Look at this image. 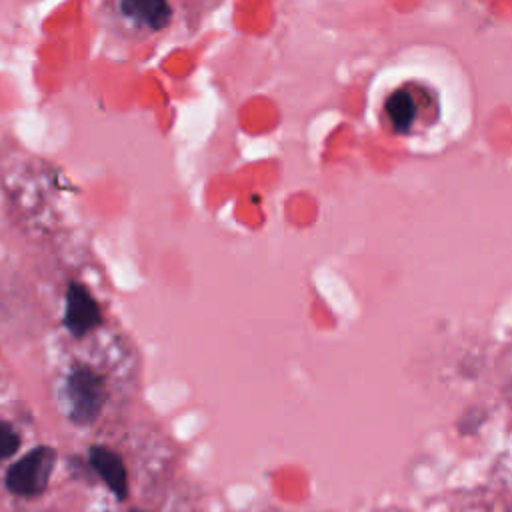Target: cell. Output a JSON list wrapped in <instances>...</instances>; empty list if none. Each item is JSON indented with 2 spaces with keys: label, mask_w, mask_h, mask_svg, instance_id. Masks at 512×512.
<instances>
[{
  "label": "cell",
  "mask_w": 512,
  "mask_h": 512,
  "mask_svg": "<svg viewBox=\"0 0 512 512\" xmlns=\"http://www.w3.org/2000/svg\"><path fill=\"white\" fill-rule=\"evenodd\" d=\"M58 462V452L52 446L40 444L12 462L4 474V486L18 498L42 496L50 484Z\"/></svg>",
  "instance_id": "1"
},
{
  "label": "cell",
  "mask_w": 512,
  "mask_h": 512,
  "mask_svg": "<svg viewBox=\"0 0 512 512\" xmlns=\"http://www.w3.org/2000/svg\"><path fill=\"white\" fill-rule=\"evenodd\" d=\"M64 394L70 420L78 426H90L96 422L108 398L104 378L84 364L70 370L66 376Z\"/></svg>",
  "instance_id": "2"
},
{
  "label": "cell",
  "mask_w": 512,
  "mask_h": 512,
  "mask_svg": "<svg viewBox=\"0 0 512 512\" xmlns=\"http://www.w3.org/2000/svg\"><path fill=\"white\" fill-rule=\"evenodd\" d=\"M64 328L74 338H84L102 324V308L90 290L80 282H70L64 296Z\"/></svg>",
  "instance_id": "3"
},
{
  "label": "cell",
  "mask_w": 512,
  "mask_h": 512,
  "mask_svg": "<svg viewBox=\"0 0 512 512\" xmlns=\"http://www.w3.org/2000/svg\"><path fill=\"white\" fill-rule=\"evenodd\" d=\"M88 464L104 482V486L116 496V500L124 502L130 492V486H128V470L124 466L122 456L104 444H94L88 450Z\"/></svg>",
  "instance_id": "4"
},
{
  "label": "cell",
  "mask_w": 512,
  "mask_h": 512,
  "mask_svg": "<svg viewBox=\"0 0 512 512\" xmlns=\"http://www.w3.org/2000/svg\"><path fill=\"white\" fill-rule=\"evenodd\" d=\"M120 12L148 30H160L172 18L168 0H120Z\"/></svg>",
  "instance_id": "5"
},
{
  "label": "cell",
  "mask_w": 512,
  "mask_h": 512,
  "mask_svg": "<svg viewBox=\"0 0 512 512\" xmlns=\"http://www.w3.org/2000/svg\"><path fill=\"white\" fill-rule=\"evenodd\" d=\"M386 114L398 134H406L416 120V104L408 90H396L386 98Z\"/></svg>",
  "instance_id": "6"
},
{
  "label": "cell",
  "mask_w": 512,
  "mask_h": 512,
  "mask_svg": "<svg viewBox=\"0 0 512 512\" xmlns=\"http://www.w3.org/2000/svg\"><path fill=\"white\" fill-rule=\"evenodd\" d=\"M20 444H22V438L18 430L10 422L0 420V460L12 458L18 452Z\"/></svg>",
  "instance_id": "7"
},
{
  "label": "cell",
  "mask_w": 512,
  "mask_h": 512,
  "mask_svg": "<svg viewBox=\"0 0 512 512\" xmlns=\"http://www.w3.org/2000/svg\"><path fill=\"white\" fill-rule=\"evenodd\" d=\"M128 512H146V510H140V508H132V510H128Z\"/></svg>",
  "instance_id": "8"
}]
</instances>
